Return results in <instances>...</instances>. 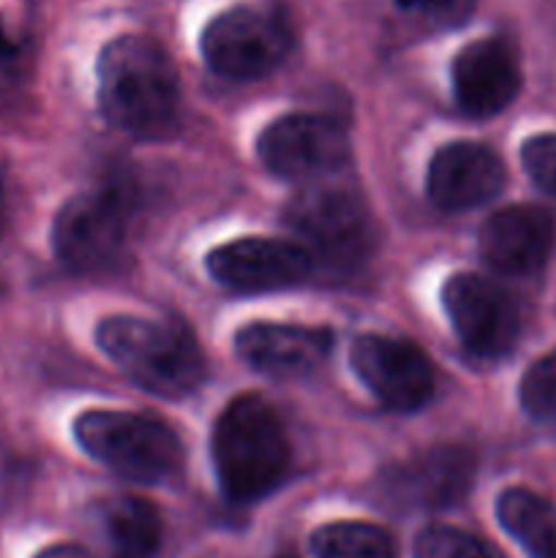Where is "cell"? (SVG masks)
Returning <instances> with one entry per match:
<instances>
[{
    "label": "cell",
    "instance_id": "6da1fadb",
    "mask_svg": "<svg viewBox=\"0 0 556 558\" xmlns=\"http://www.w3.org/2000/svg\"><path fill=\"white\" fill-rule=\"evenodd\" d=\"M180 101L178 71L158 41L120 36L98 58V104L125 134L156 136L174 123Z\"/></svg>",
    "mask_w": 556,
    "mask_h": 558
},
{
    "label": "cell",
    "instance_id": "7a4b0ae2",
    "mask_svg": "<svg viewBox=\"0 0 556 558\" xmlns=\"http://www.w3.org/2000/svg\"><path fill=\"white\" fill-rule=\"evenodd\" d=\"M213 466L227 499L256 501L281 485L289 441L276 409L259 396H238L216 420Z\"/></svg>",
    "mask_w": 556,
    "mask_h": 558
},
{
    "label": "cell",
    "instance_id": "3957f363",
    "mask_svg": "<svg viewBox=\"0 0 556 558\" xmlns=\"http://www.w3.org/2000/svg\"><path fill=\"white\" fill-rule=\"evenodd\" d=\"M96 341L134 385L153 396H189L205 379V357L194 336L174 322L109 316L98 325Z\"/></svg>",
    "mask_w": 556,
    "mask_h": 558
},
{
    "label": "cell",
    "instance_id": "277c9868",
    "mask_svg": "<svg viewBox=\"0 0 556 558\" xmlns=\"http://www.w3.org/2000/svg\"><path fill=\"white\" fill-rule=\"evenodd\" d=\"M74 436L93 461L136 483H161L180 469L183 447L161 420L93 409L76 417Z\"/></svg>",
    "mask_w": 556,
    "mask_h": 558
},
{
    "label": "cell",
    "instance_id": "5b68a950",
    "mask_svg": "<svg viewBox=\"0 0 556 558\" xmlns=\"http://www.w3.org/2000/svg\"><path fill=\"white\" fill-rule=\"evenodd\" d=\"M283 221L311 259L333 267L360 265L376 243L368 205L347 189H305L287 205Z\"/></svg>",
    "mask_w": 556,
    "mask_h": 558
},
{
    "label": "cell",
    "instance_id": "8992f818",
    "mask_svg": "<svg viewBox=\"0 0 556 558\" xmlns=\"http://www.w3.org/2000/svg\"><path fill=\"white\" fill-rule=\"evenodd\" d=\"M202 54L227 80H256L283 63L292 49L287 20L270 9L234 5L221 11L202 31Z\"/></svg>",
    "mask_w": 556,
    "mask_h": 558
},
{
    "label": "cell",
    "instance_id": "52a82bcc",
    "mask_svg": "<svg viewBox=\"0 0 556 558\" xmlns=\"http://www.w3.org/2000/svg\"><path fill=\"white\" fill-rule=\"evenodd\" d=\"M129 218V202L118 191L71 196L52 223L55 256L74 272L104 270L123 254Z\"/></svg>",
    "mask_w": 556,
    "mask_h": 558
},
{
    "label": "cell",
    "instance_id": "ba28073f",
    "mask_svg": "<svg viewBox=\"0 0 556 558\" xmlns=\"http://www.w3.org/2000/svg\"><path fill=\"white\" fill-rule=\"evenodd\" d=\"M450 325L458 341L472 357L499 360L512 352L521 338V308L518 300L499 283L474 272H458L442 287Z\"/></svg>",
    "mask_w": 556,
    "mask_h": 558
},
{
    "label": "cell",
    "instance_id": "9c48e42d",
    "mask_svg": "<svg viewBox=\"0 0 556 558\" xmlns=\"http://www.w3.org/2000/svg\"><path fill=\"white\" fill-rule=\"evenodd\" d=\"M349 363L371 396L396 412H414L434 396V365L423 349L401 338L360 336Z\"/></svg>",
    "mask_w": 556,
    "mask_h": 558
},
{
    "label": "cell",
    "instance_id": "30bf717a",
    "mask_svg": "<svg viewBox=\"0 0 556 558\" xmlns=\"http://www.w3.org/2000/svg\"><path fill=\"white\" fill-rule=\"evenodd\" d=\"M256 156L278 178L303 180L341 167L349 158V142L330 118L283 114L259 134Z\"/></svg>",
    "mask_w": 556,
    "mask_h": 558
},
{
    "label": "cell",
    "instance_id": "8fae6325",
    "mask_svg": "<svg viewBox=\"0 0 556 558\" xmlns=\"http://www.w3.org/2000/svg\"><path fill=\"white\" fill-rule=\"evenodd\" d=\"M311 270V254L292 240L243 238L207 254V272L234 292H276L298 287Z\"/></svg>",
    "mask_w": 556,
    "mask_h": 558
},
{
    "label": "cell",
    "instance_id": "7c38bea8",
    "mask_svg": "<svg viewBox=\"0 0 556 558\" xmlns=\"http://www.w3.org/2000/svg\"><path fill=\"white\" fill-rule=\"evenodd\" d=\"M505 185V163L478 142H452L436 150L425 174L428 199L439 210L461 213L494 199Z\"/></svg>",
    "mask_w": 556,
    "mask_h": 558
},
{
    "label": "cell",
    "instance_id": "4fadbf2b",
    "mask_svg": "<svg viewBox=\"0 0 556 558\" xmlns=\"http://www.w3.org/2000/svg\"><path fill=\"white\" fill-rule=\"evenodd\" d=\"M452 90L458 107L472 118L501 112L521 90L518 54L505 38L467 44L452 60Z\"/></svg>",
    "mask_w": 556,
    "mask_h": 558
},
{
    "label": "cell",
    "instance_id": "5bb4252c",
    "mask_svg": "<svg viewBox=\"0 0 556 558\" xmlns=\"http://www.w3.org/2000/svg\"><path fill=\"white\" fill-rule=\"evenodd\" d=\"M556 223L537 205H512L496 210L480 229V254L505 276H532L548 262Z\"/></svg>",
    "mask_w": 556,
    "mask_h": 558
},
{
    "label": "cell",
    "instance_id": "9a60e30c",
    "mask_svg": "<svg viewBox=\"0 0 556 558\" xmlns=\"http://www.w3.org/2000/svg\"><path fill=\"white\" fill-rule=\"evenodd\" d=\"M330 343L333 336L319 327L256 322L234 336V352L259 374L273 379H298L319 368Z\"/></svg>",
    "mask_w": 556,
    "mask_h": 558
},
{
    "label": "cell",
    "instance_id": "2e32d148",
    "mask_svg": "<svg viewBox=\"0 0 556 558\" xmlns=\"http://www.w3.org/2000/svg\"><path fill=\"white\" fill-rule=\"evenodd\" d=\"M474 480L472 452L461 447H442L403 463L390 474L392 496L412 507H450L469 494Z\"/></svg>",
    "mask_w": 556,
    "mask_h": 558
},
{
    "label": "cell",
    "instance_id": "e0dca14e",
    "mask_svg": "<svg viewBox=\"0 0 556 558\" xmlns=\"http://www.w3.org/2000/svg\"><path fill=\"white\" fill-rule=\"evenodd\" d=\"M101 523L112 558H153L161 548V515L140 496L109 499L104 505Z\"/></svg>",
    "mask_w": 556,
    "mask_h": 558
},
{
    "label": "cell",
    "instance_id": "ac0fdd59",
    "mask_svg": "<svg viewBox=\"0 0 556 558\" xmlns=\"http://www.w3.org/2000/svg\"><path fill=\"white\" fill-rule=\"evenodd\" d=\"M496 518L529 558H556V512L543 496L527 488L505 490Z\"/></svg>",
    "mask_w": 556,
    "mask_h": 558
},
{
    "label": "cell",
    "instance_id": "d6986e66",
    "mask_svg": "<svg viewBox=\"0 0 556 558\" xmlns=\"http://www.w3.org/2000/svg\"><path fill=\"white\" fill-rule=\"evenodd\" d=\"M311 550L316 558H398L392 534L363 521H338L316 529Z\"/></svg>",
    "mask_w": 556,
    "mask_h": 558
},
{
    "label": "cell",
    "instance_id": "ffe728a7",
    "mask_svg": "<svg viewBox=\"0 0 556 558\" xmlns=\"http://www.w3.org/2000/svg\"><path fill=\"white\" fill-rule=\"evenodd\" d=\"M523 412L540 423H556V352L534 360L518 387Z\"/></svg>",
    "mask_w": 556,
    "mask_h": 558
},
{
    "label": "cell",
    "instance_id": "44dd1931",
    "mask_svg": "<svg viewBox=\"0 0 556 558\" xmlns=\"http://www.w3.org/2000/svg\"><path fill=\"white\" fill-rule=\"evenodd\" d=\"M414 558H494L472 534L452 526H428L414 539Z\"/></svg>",
    "mask_w": 556,
    "mask_h": 558
},
{
    "label": "cell",
    "instance_id": "7402d4cb",
    "mask_svg": "<svg viewBox=\"0 0 556 558\" xmlns=\"http://www.w3.org/2000/svg\"><path fill=\"white\" fill-rule=\"evenodd\" d=\"M521 163L540 191L556 196V134H537L523 142Z\"/></svg>",
    "mask_w": 556,
    "mask_h": 558
},
{
    "label": "cell",
    "instance_id": "603a6c76",
    "mask_svg": "<svg viewBox=\"0 0 556 558\" xmlns=\"http://www.w3.org/2000/svg\"><path fill=\"white\" fill-rule=\"evenodd\" d=\"M22 71V47L0 27V87H9Z\"/></svg>",
    "mask_w": 556,
    "mask_h": 558
},
{
    "label": "cell",
    "instance_id": "cb8c5ba5",
    "mask_svg": "<svg viewBox=\"0 0 556 558\" xmlns=\"http://www.w3.org/2000/svg\"><path fill=\"white\" fill-rule=\"evenodd\" d=\"M403 9L423 11V14H456V9L461 5V0H398Z\"/></svg>",
    "mask_w": 556,
    "mask_h": 558
},
{
    "label": "cell",
    "instance_id": "d4e9b609",
    "mask_svg": "<svg viewBox=\"0 0 556 558\" xmlns=\"http://www.w3.org/2000/svg\"><path fill=\"white\" fill-rule=\"evenodd\" d=\"M33 558H93V556L87 554L85 548H80V545L60 543V545H49V548L38 550Z\"/></svg>",
    "mask_w": 556,
    "mask_h": 558
},
{
    "label": "cell",
    "instance_id": "484cf974",
    "mask_svg": "<svg viewBox=\"0 0 556 558\" xmlns=\"http://www.w3.org/2000/svg\"><path fill=\"white\" fill-rule=\"evenodd\" d=\"M5 229V185H3V178H0V234H3Z\"/></svg>",
    "mask_w": 556,
    "mask_h": 558
}]
</instances>
